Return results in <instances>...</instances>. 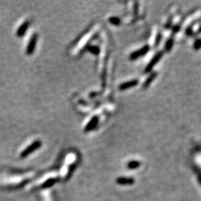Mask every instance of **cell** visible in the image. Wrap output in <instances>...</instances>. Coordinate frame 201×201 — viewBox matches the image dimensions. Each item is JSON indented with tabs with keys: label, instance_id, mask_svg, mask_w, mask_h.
Listing matches in <instances>:
<instances>
[{
	"label": "cell",
	"instance_id": "obj_1",
	"mask_svg": "<svg viewBox=\"0 0 201 201\" xmlns=\"http://www.w3.org/2000/svg\"><path fill=\"white\" fill-rule=\"evenodd\" d=\"M41 145H42V143L40 141H39V140L35 141L34 143H33V144H31V145L28 146V147L27 148L25 151H22V153L21 154V157H22V158H24V157L28 156L30 154L34 152V151L37 150V149H38L41 146Z\"/></svg>",
	"mask_w": 201,
	"mask_h": 201
},
{
	"label": "cell",
	"instance_id": "obj_2",
	"mask_svg": "<svg viewBox=\"0 0 201 201\" xmlns=\"http://www.w3.org/2000/svg\"><path fill=\"white\" fill-rule=\"evenodd\" d=\"M162 55H163L162 51H159V52L157 53V54H156V55L154 56V57H153V59L151 60L150 63L148 64L147 67L145 68V72H151V71L152 70L153 67H154V66H155V65L157 63H158L159 60H160V58L162 57Z\"/></svg>",
	"mask_w": 201,
	"mask_h": 201
},
{
	"label": "cell",
	"instance_id": "obj_3",
	"mask_svg": "<svg viewBox=\"0 0 201 201\" xmlns=\"http://www.w3.org/2000/svg\"><path fill=\"white\" fill-rule=\"evenodd\" d=\"M37 40V35L36 34H34V35L31 37V38L30 39L29 43H28V46H27V49H26L27 54L31 55V54H32V53L34 52V49H35V47H36Z\"/></svg>",
	"mask_w": 201,
	"mask_h": 201
},
{
	"label": "cell",
	"instance_id": "obj_4",
	"mask_svg": "<svg viewBox=\"0 0 201 201\" xmlns=\"http://www.w3.org/2000/svg\"><path fill=\"white\" fill-rule=\"evenodd\" d=\"M148 51H149L148 46H143V47L142 48V49H140L139 50H137V51H136L135 52L132 53L131 55L130 56V59L132 60H136V59H137V58H139V57H142V56L145 55V54Z\"/></svg>",
	"mask_w": 201,
	"mask_h": 201
},
{
	"label": "cell",
	"instance_id": "obj_5",
	"mask_svg": "<svg viewBox=\"0 0 201 201\" xmlns=\"http://www.w3.org/2000/svg\"><path fill=\"white\" fill-rule=\"evenodd\" d=\"M99 116H94V117L90 120V122L87 124L85 129H84V131H85V132H89V131H91L92 130L96 128L98 123H99Z\"/></svg>",
	"mask_w": 201,
	"mask_h": 201
},
{
	"label": "cell",
	"instance_id": "obj_6",
	"mask_svg": "<svg viewBox=\"0 0 201 201\" xmlns=\"http://www.w3.org/2000/svg\"><path fill=\"white\" fill-rule=\"evenodd\" d=\"M28 26H29V22H28V21H26V22H23V23L18 28L17 31H16V36L19 37H23L24 34L26 33L27 30H28Z\"/></svg>",
	"mask_w": 201,
	"mask_h": 201
},
{
	"label": "cell",
	"instance_id": "obj_7",
	"mask_svg": "<svg viewBox=\"0 0 201 201\" xmlns=\"http://www.w3.org/2000/svg\"><path fill=\"white\" fill-rule=\"evenodd\" d=\"M138 84V81L137 80H132V81H128V82H125L123 84H121L119 86V89L120 90H125L127 89L131 88V87H134L135 86H136Z\"/></svg>",
	"mask_w": 201,
	"mask_h": 201
},
{
	"label": "cell",
	"instance_id": "obj_8",
	"mask_svg": "<svg viewBox=\"0 0 201 201\" xmlns=\"http://www.w3.org/2000/svg\"><path fill=\"white\" fill-rule=\"evenodd\" d=\"M156 75H157V73H156V72H153V73H151L150 76H149L148 78H147V80L145 81L144 84H143V87H144V88H147L148 87H149V85L151 84V83L153 81H154V78H156Z\"/></svg>",
	"mask_w": 201,
	"mask_h": 201
},
{
	"label": "cell",
	"instance_id": "obj_9",
	"mask_svg": "<svg viewBox=\"0 0 201 201\" xmlns=\"http://www.w3.org/2000/svg\"><path fill=\"white\" fill-rule=\"evenodd\" d=\"M134 182V179L132 178H128V177H120L117 179V182L119 184H122V185H125V184H131Z\"/></svg>",
	"mask_w": 201,
	"mask_h": 201
},
{
	"label": "cell",
	"instance_id": "obj_10",
	"mask_svg": "<svg viewBox=\"0 0 201 201\" xmlns=\"http://www.w3.org/2000/svg\"><path fill=\"white\" fill-rule=\"evenodd\" d=\"M109 22L114 25H119L121 23L120 19L116 17V16H112V17H110V19H109Z\"/></svg>",
	"mask_w": 201,
	"mask_h": 201
},
{
	"label": "cell",
	"instance_id": "obj_11",
	"mask_svg": "<svg viewBox=\"0 0 201 201\" xmlns=\"http://www.w3.org/2000/svg\"><path fill=\"white\" fill-rule=\"evenodd\" d=\"M128 168L131 169H135L139 167L140 162L138 161H131L128 163Z\"/></svg>",
	"mask_w": 201,
	"mask_h": 201
},
{
	"label": "cell",
	"instance_id": "obj_12",
	"mask_svg": "<svg viewBox=\"0 0 201 201\" xmlns=\"http://www.w3.org/2000/svg\"><path fill=\"white\" fill-rule=\"evenodd\" d=\"M173 43H174V41H173V39H169L167 41V43H166L165 44V50L166 51H170L171 49L172 46H173Z\"/></svg>",
	"mask_w": 201,
	"mask_h": 201
},
{
	"label": "cell",
	"instance_id": "obj_13",
	"mask_svg": "<svg viewBox=\"0 0 201 201\" xmlns=\"http://www.w3.org/2000/svg\"><path fill=\"white\" fill-rule=\"evenodd\" d=\"M87 49H88L89 51H90V52H92L94 54H99V51H100L99 47H96V46H90Z\"/></svg>",
	"mask_w": 201,
	"mask_h": 201
},
{
	"label": "cell",
	"instance_id": "obj_14",
	"mask_svg": "<svg viewBox=\"0 0 201 201\" xmlns=\"http://www.w3.org/2000/svg\"><path fill=\"white\" fill-rule=\"evenodd\" d=\"M194 49H196V50L200 49V47H201V40H196L195 43H194Z\"/></svg>",
	"mask_w": 201,
	"mask_h": 201
},
{
	"label": "cell",
	"instance_id": "obj_15",
	"mask_svg": "<svg viewBox=\"0 0 201 201\" xmlns=\"http://www.w3.org/2000/svg\"><path fill=\"white\" fill-rule=\"evenodd\" d=\"M179 27L178 26V25H177V26L175 27V28H174V32H177V31H178V30H179Z\"/></svg>",
	"mask_w": 201,
	"mask_h": 201
}]
</instances>
